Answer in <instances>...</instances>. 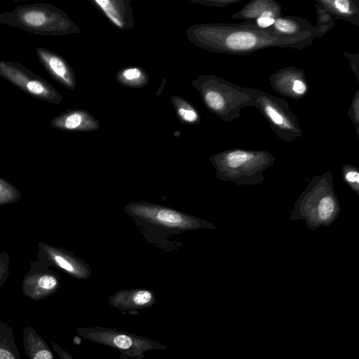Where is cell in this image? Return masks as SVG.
<instances>
[{
    "label": "cell",
    "instance_id": "d4e9b609",
    "mask_svg": "<svg viewBox=\"0 0 359 359\" xmlns=\"http://www.w3.org/2000/svg\"><path fill=\"white\" fill-rule=\"evenodd\" d=\"M190 2L206 6L225 7L241 0H189Z\"/></svg>",
    "mask_w": 359,
    "mask_h": 359
},
{
    "label": "cell",
    "instance_id": "603a6c76",
    "mask_svg": "<svg viewBox=\"0 0 359 359\" xmlns=\"http://www.w3.org/2000/svg\"><path fill=\"white\" fill-rule=\"evenodd\" d=\"M359 91L356 90L352 104L348 111V114L355 125L357 134H358L359 124Z\"/></svg>",
    "mask_w": 359,
    "mask_h": 359
},
{
    "label": "cell",
    "instance_id": "5b68a950",
    "mask_svg": "<svg viewBox=\"0 0 359 359\" xmlns=\"http://www.w3.org/2000/svg\"><path fill=\"white\" fill-rule=\"evenodd\" d=\"M257 109L268 121L269 127L284 142H292L302 135L297 116L285 100L257 88Z\"/></svg>",
    "mask_w": 359,
    "mask_h": 359
},
{
    "label": "cell",
    "instance_id": "9c48e42d",
    "mask_svg": "<svg viewBox=\"0 0 359 359\" xmlns=\"http://www.w3.org/2000/svg\"><path fill=\"white\" fill-rule=\"evenodd\" d=\"M129 210L138 217L165 227L189 229L194 226L192 219L162 207L137 204L130 205Z\"/></svg>",
    "mask_w": 359,
    "mask_h": 359
},
{
    "label": "cell",
    "instance_id": "f1b7e54d",
    "mask_svg": "<svg viewBox=\"0 0 359 359\" xmlns=\"http://www.w3.org/2000/svg\"><path fill=\"white\" fill-rule=\"evenodd\" d=\"M53 349L58 353L60 359H74L70 353L62 348L58 344L52 341Z\"/></svg>",
    "mask_w": 359,
    "mask_h": 359
},
{
    "label": "cell",
    "instance_id": "9a60e30c",
    "mask_svg": "<svg viewBox=\"0 0 359 359\" xmlns=\"http://www.w3.org/2000/svg\"><path fill=\"white\" fill-rule=\"evenodd\" d=\"M323 7L332 13L337 19H342L359 26V2L353 0H317Z\"/></svg>",
    "mask_w": 359,
    "mask_h": 359
},
{
    "label": "cell",
    "instance_id": "7402d4cb",
    "mask_svg": "<svg viewBox=\"0 0 359 359\" xmlns=\"http://www.w3.org/2000/svg\"><path fill=\"white\" fill-rule=\"evenodd\" d=\"M280 15L282 14L274 11H266L257 18L254 23L259 28L266 29L271 27L273 25L275 19Z\"/></svg>",
    "mask_w": 359,
    "mask_h": 359
},
{
    "label": "cell",
    "instance_id": "4dcf8cb0",
    "mask_svg": "<svg viewBox=\"0 0 359 359\" xmlns=\"http://www.w3.org/2000/svg\"><path fill=\"white\" fill-rule=\"evenodd\" d=\"M0 190H1V185H0Z\"/></svg>",
    "mask_w": 359,
    "mask_h": 359
},
{
    "label": "cell",
    "instance_id": "cb8c5ba5",
    "mask_svg": "<svg viewBox=\"0 0 359 359\" xmlns=\"http://www.w3.org/2000/svg\"><path fill=\"white\" fill-rule=\"evenodd\" d=\"M57 279L49 275L40 277L37 281L38 287L43 291L50 292L57 286Z\"/></svg>",
    "mask_w": 359,
    "mask_h": 359
},
{
    "label": "cell",
    "instance_id": "484cf974",
    "mask_svg": "<svg viewBox=\"0 0 359 359\" xmlns=\"http://www.w3.org/2000/svg\"><path fill=\"white\" fill-rule=\"evenodd\" d=\"M55 263L62 269L65 270L72 273L76 274L79 277L84 278L83 276L79 272L74 264H72L69 260L65 259L61 255H55L54 257Z\"/></svg>",
    "mask_w": 359,
    "mask_h": 359
},
{
    "label": "cell",
    "instance_id": "ba28073f",
    "mask_svg": "<svg viewBox=\"0 0 359 359\" xmlns=\"http://www.w3.org/2000/svg\"><path fill=\"white\" fill-rule=\"evenodd\" d=\"M269 85L278 94L298 100L308 91L304 72L294 67L280 68L269 76Z\"/></svg>",
    "mask_w": 359,
    "mask_h": 359
},
{
    "label": "cell",
    "instance_id": "d6986e66",
    "mask_svg": "<svg viewBox=\"0 0 359 359\" xmlns=\"http://www.w3.org/2000/svg\"><path fill=\"white\" fill-rule=\"evenodd\" d=\"M170 100L175 114L181 123L196 125L201 122V116L198 111L186 99L175 95L171 97Z\"/></svg>",
    "mask_w": 359,
    "mask_h": 359
},
{
    "label": "cell",
    "instance_id": "6da1fadb",
    "mask_svg": "<svg viewBox=\"0 0 359 359\" xmlns=\"http://www.w3.org/2000/svg\"><path fill=\"white\" fill-rule=\"evenodd\" d=\"M186 36L196 46L207 51L246 55L262 50L278 48L303 50L313 44V36L280 35L271 28L255 23H205L189 27Z\"/></svg>",
    "mask_w": 359,
    "mask_h": 359
},
{
    "label": "cell",
    "instance_id": "f546056e",
    "mask_svg": "<svg viewBox=\"0 0 359 359\" xmlns=\"http://www.w3.org/2000/svg\"><path fill=\"white\" fill-rule=\"evenodd\" d=\"M0 359H15L13 354L4 348H0Z\"/></svg>",
    "mask_w": 359,
    "mask_h": 359
},
{
    "label": "cell",
    "instance_id": "44dd1931",
    "mask_svg": "<svg viewBox=\"0 0 359 359\" xmlns=\"http://www.w3.org/2000/svg\"><path fill=\"white\" fill-rule=\"evenodd\" d=\"M335 210V203L331 196L323 198L318 205V216L322 221L331 218Z\"/></svg>",
    "mask_w": 359,
    "mask_h": 359
},
{
    "label": "cell",
    "instance_id": "7c38bea8",
    "mask_svg": "<svg viewBox=\"0 0 359 359\" xmlns=\"http://www.w3.org/2000/svg\"><path fill=\"white\" fill-rule=\"evenodd\" d=\"M90 2L116 28H133V10L130 0H90Z\"/></svg>",
    "mask_w": 359,
    "mask_h": 359
},
{
    "label": "cell",
    "instance_id": "83f0119b",
    "mask_svg": "<svg viewBox=\"0 0 359 359\" xmlns=\"http://www.w3.org/2000/svg\"><path fill=\"white\" fill-rule=\"evenodd\" d=\"M345 55H347L346 57L349 61L350 65L353 71L355 72L357 79L358 80V55L355 58V60H353L354 55L347 53H345Z\"/></svg>",
    "mask_w": 359,
    "mask_h": 359
},
{
    "label": "cell",
    "instance_id": "4316f807",
    "mask_svg": "<svg viewBox=\"0 0 359 359\" xmlns=\"http://www.w3.org/2000/svg\"><path fill=\"white\" fill-rule=\"evenodd\" d=\"M345 179L348 183L358 187L359 182V173L353 169H348L345 172Z\"/></svg>",
    "mask_w": 359,
    "mask_h": 359
},
{
    "label": "cell",
    "instance_id": "3957f363",
    "mask_svg": "<svg viewBox=\"0 0 359 359\" xmlns=\"http://www.w3.org/2000/svg\"><path fill=\"white\" fill-rule=\"evenodd\" d=\"M0 24L35 35L63 36L81 32L80 28L60 8L46 3L22 4L0 13Z\"/></svg>",
    "mask_w": 359,
    "mask_h": 359
},
{
    "label": "cell",
    "instance_id": "2e32d148",
    "mask_svg": "<svg viewBox=\"0 0 359 359\" xmlns=\"http://www.w3.org/2000/svg\"><path fill=\"white\" fill-rule=\"evenodd\" d=\"M281 8V6L273 0H254L233 14L232 18L243 19L246 22L254 23L255 20L266 11H271L282 14Z\"/></svg>",
    "mask_w": 359,
    "mask_h": 359
},
{
    "label": "cell",
    "instance_id": "8fae6325",
    "mask_svg": "<svg viewBox=\"0 0 359 359\" xmlns=\"http://www.w3.org/2000/svg\"><path fill=\"white\" fill-rule=\"evenodd\" d=\"M50 126L60 130L90 132L100 128V124L93 115L83 109H67L50 120Z\"/></svg>",
    "mask_w": 359,
    "mask_h": 359
},
{
    "label": "cell",
    "instance_id": "277c9868",
    "mask_svg": "<svg viewBox=\"0 0 359 359\" xmlns=\"http://www.w3.org/2000/svg\"><path fill=\"white\" fill-rule=\"evenodd\" d=\"M76 331L81 337L90 341L118 351L122 359H144L146 351L167 348L165 345L146 337L110 327H79Z\"/></svg>",
    "mask_w": 359,
    "mask_h": 359
},
{
    "label": "cell",
    "instance_id": "52a82bcc",
    "mask_svg": "<svg viewBox=\"0 0 359 359\" xmlns=\"http://www.w3.org/2000/svg\"><path fill=\"white\" fill-rule=\"evenodd\" d=\"M211 161L218 170L227 174H245L257 171L271 165L273 156L265 151L231 149L211 157Z\"/></svg>",
    "mask_w": 359,
    "mask_h": 359
},
{
    "label": "cell",
    "instance_id": "5bb4252c",
    "mask_svg": "<svg viewBox=\"0 0 359 359\" xmlns=\"http://www.w3.org/2000/svg\"><path fill=\"white\" fill-rule=\"evenodd\" d=\"M270 28L280 35H306L316 38L313 26L310 22L300 17L278 16Z\"/></svg>",
    "mask_w": 359,
    "mask_h": 359
},
{
    "label": "cell",
    "instance_id": "30bf717a",
    "mask_svg": "<svg viewBox=\"0 0 359 359\" xmlns=\"http://www.w3.org/2000/svg\"><path fill=\"white\" fill-rule=\"evenodd\" d=\"M36 56L48 74L66 88L74 90L76 86L74 72L61 55L43 47H36Z\"/></svg>",
    "mask_w": 359,
    "mask_h": 359
},
{
    "label": "cell",
    "instance_id": "7a4b0ae2",
    "mask_svg": "<svg viewBox=\"0 0 359 359\" xmlns=\"http://www.w3.org/2000/svg\"><path fill=\"white\" fill-rule=\"evenodd\" d=\"M191 83L205 107L226 122L240 117L244 107L257 108V88L241 87L213 74L201 75Z\"/></svg>",
    "mask_w": 359,
    "mask_h": 359
},
{
    "label": "cell",
    "instance_id": "4fadbf2b",
    "mask_svg": "<svg viewBox=\"0 0 359 359\" xmlns=\"http://www.w3.org/2000/svg\"><path fill=\"white\" fill-rule=\"evenodd\" d=\"M109 304L121 311H134L151 307L156 303L155 294L150 290H121L109 297Z\"/></svg>",
    "mask_w": 359,
    "mask_h": 359
},
{
    "label": "cell",
    "instance_id": "e0dca14e",
    "mask_svg": "<svg viewBox=\"0 0 359 359\" xmlns=\"http://www.w3.org/2000/svg\"><path fill=\"white\" fill-rule=\"evenodd\" d=\"M24 344L29 359H55L46 341L30 327L24 329Z\"/></svg>",
    "mask_w": 359,
    "mask_h": 359
},
{
    "label": "cell",
    "instance_id": "ac0fdd59",
    "mask_svg": "<svg viewBox=\"0 0 359 359\" xmlns=\"http://www.w3.org/2000/svg\"><path fill=\"white\" fill-rule=\"evenodd\" d=\"M115 79L122 86L140 88L148 83L149 75L142 67L131 66L120 69L116 74Z\"/></svg>",
    "mask_w": 359,
    "mask_h": 359
},
{
    "label": "cell",
    "instance_id": "8992f818",
    "mask_svg": "<svg viewBox=\"0 0 359 359\" xmlns=\"http://www.w3.org/2000/svg\"><path fill=\"white\" fill-rule=\"evenodd\" d=\"M0 76L28 95L60 104L62 95L46 80L19 62L0 60Z\"/></svg>",
    "mask_w": 359,
    "mask_h": 359
},
{
    "label": "cell",
    "instance_id": "ffe728a7",
    "mask_svg": "<svg viewBox=\"0 0 359 359\" xmlns=\"http://www.w3.org/2000/svg\"><path fill=\"white\" fill-rule=\"evenodd\" d=\"M315 8L317 14V24L313 27L316 38L326 34L335 25L336 17L328 10L316 1Z\"/></svg>",
    "mask_w": 359,
    "mask_h": 359
}]
</instances>
